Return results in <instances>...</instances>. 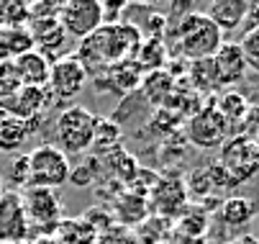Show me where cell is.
Returning a JSON list of instances; mask_svg holds the SVG:
<instances>
[{
  "label": "cell",
  "mask_w": 259,
  "mask_h": 244,
  "mask_svg": "<svg viewBox=\"0 0 259 244\" xmlns=\"http://www.w3.org/2000/svg\"><path fill=\"white\" fill-rule=\"evenodd\" d=\"M139 44H141V33L136 26H131L126 21L103 23L98 31H93L88 39L80 42L75 57L82 62L88 75H93L98 67L103 72H108V67H113L116 62L134 57Z\"/></svg>",
  "instance_id": "6da1fadb"
},
{
  "label": "cell",
  "mask_w": 259,
  "mask_h": 244,
  "mask_svg": "<svg viewBox=\"0 0 259 244\" xmlns=\"http://www.w3.org/2000/svg\"><path fill=\"white\" fill-rule=\"evenodd\" d=\"M167 33L175 42V54L188 62L210 59L224 44L221 28L198 11L185 13L182 18H167Z\"/></svg>",
  "instance_id": "7a4b0ae2"
},
{
  "label": "cell",
  "mask_w": 259,
  "mask_h": 244,
  "mask_svg": "<svg viewBox=\"0 0 259 244\" xmlns=\"http://www.w3.org/2000/svg\"><path fill=\"white\" fill-rule=\"evenodd\" d=\"M95 124H98V116L88 111L85 106H67L54 121V139L59 149L67 157L93 149Z\"/></svg>",
  "instance_id": "3957f363"
},
{
  "label": "cell",
  "mask_w": 259,
  "mask_h": 244,
  "mask_svg": "<svg viewBox=\"0 0 259 244\" xmlns=\"http://www.w3.org/2000/svg\"><path fill=\"white\" fill-rule=\"evenodd\" d=\"M69 157L54 147V144H41L33 152H28V183L26 188H47L57 190L69 183Z\"/></svg>",
  "instance_id": "277c9868"
},
{
  "label": "cell",
  "mask_w": 259,
  "mask_h": 244,
  "mask_svg": "<svg viewBox=\"0 0 259 244\" xmlns=\"http://www.w3.org/2000/svg\"><path fill=\"white\" fill-rule=\"evenodd\" d=\"M215 162L229 172L234 185H244L259 172V149L254 144V139H249L244 134H231L221 144Z\"/></svg>",
  "instance_id": "5b68a950"
},
{
  "label": "cell",
  "mask_w": 259,
  "mask_h": 244,
  "mask_svg": "<svg viewBox=\"0 0 259 244\" xmlns=\"http://www.w3.org/2000/svg\"><path fill=\"white\" fill-rule=\"evenodd\" d=\"M88 83H90V75L82 67V62L75 54H64V57L52 62L47 93L52 95V100L69 103L88 88Z\"/></svg>",
  "instance_id": "8992f818"
},
{
  "label": "cell",
  "mask_w": 259,
  "mask_h": 244,
  "mask_svg": "<svg viewBox=\"0 0 259 244\" xmlns=\"http://www.w3.org/2000/svg\"><path fill=\"white\" fill-rule=\"evenodd\" d=\"M23 211L28 216L31 229H36L41 236L57 234V226L62 221V203L54 190L47 188H23L21 190Z\"/></svg>",
  "instance_id": "52a82bcc"
},
{
  "label": "cell",
  "mask_w": 259,
  "mask_h": 244,
  "mask_svg": "<svg viewBox=\"0 0 259 244\" xmlns=\"http://www.w3.org/2000/svg\"><path fill=\"white\" fill-rule=\"evenodd\" d=\"M185 136H188L190 144L200 149H213V147H221L231 136V126L215 111V106H205L188 118Z\"/></svg>",
  "instance_id": "ba28073f"
},
{
  "label": "cell",
  "mask_w": 259,
  "mask_h": 244,
  "mask_svg": "<svg viewBox=\"0 0 259 244\" xmlns=\"http://www.w3.org/2000/svg\"><path fill=\"white\" fill-rule=\"evenodd\" d=\"M57 21L62 23L67 36L88 39L93 31L103 26V6L98 0H69L59 6Z\"/></svg>",
  "instance_id": "9c48e42d"
},
{
  "label": "cell",
  "mask_w": 259,
  "mask_h": 244,
  "mask_svg": "<svg viewBox=\"0 0 259 244\" xmlns=\"http://www.w3.org/2000/svg\"><path fill=\"white\" fill-rule=\"evenodd\" d=\"M31 239V224L23 211L21 190L0 193V244H26Z\"/></svg>",
  "instance_id": "30bf717a"
},
{
  "label": "cell",
  "mask_w": 259,
  "mask_h": 244,
  "mask_svg": "<svg viewBox=\"0 0 259 244\" xmlns=\"http://www.w3.org/2000/svg\"><path fill=\"white\" fill-rule=\"evenodd\" d=\"M146 203H149V211L159 219H177L185 208H188V190H185V183L177 178H157V183L152 185L149 195H146Z\"/></svg>",
  "instance_id": "8fae6325"
},
{
  "label": "cell",
  "mask_w": 259,
  "mask_h": 244,
  "mask_svg": "<svg viewBox=\"0 0 259 244\" xmlns=\"http://www.w3.org/2000/svg\"><path fill=\"white\" fill-rule=\"evenodd\" d=\"M28 31H31L33 47H39L36 52L44 54L49 62H54V59L67 54L69 36L64 33V28H62V23L57 18H33Z\"/></svg>",
  "instance_id": "7c38bea8"
},
{
  "label": "cell",
  "mask_w": 259,
  "mask_h": 244,
  "mask_svg": "<svg viewBox=\"0 0 259 244\" xmlns=\"http://www.w3.org/2000/svg\"><path fill=\"white\" fill-rule=\"evenodd\" d=\"M213 67H215L218 88H231V85L244 80L249 62H246V57H244V52L236 42H224L221 49L213 54Z\"/></svg>",
  "instance_id": "4fadbf2b"
},
{
  "label": "cell",
  "mask_w": 259,
  "mask_h": 244,
  "mask_svg": "<svg viewBox=\"0 0 259 244\" xmlns=\"http://www.w3.org/2000/svg\"><path fill=\"white\" fill-rule=\"evenodd\" d=\"M13 67H16V75L21 80V88H47L52 62L44 54H39L36 49L16 57L13 59Z\"/></svg>",
  "instance_id": "5bb4252c"
},
{
  "label": "cell",
  "mask_w": 259,
  "mask_h": 244,
  "mask_svg": "<svg viewBox=\"0 0 259 244\" xmlns=\"http://www.w3.org/2000/svg\"><path fill=\"white\" fill-rule=\"evenodd\" d=\"M246 13H249V3H244V0H215L205 11V16L221 28V33L236 31L246 21Z\"/></svg>",
  "instance_id": "9a60e30c"
},
{
  "label": "cell",
  "mask_w": 259,
  "mask_h": 244,
  "mask_svg": "<svg viewBox=\"0 0 259 244\" xmlns=\"http://www.w3.org/2000/svg\"><path fill=\"white\" fill-rule=\"evenodd\" d=\"M144 75L149 72H159V69H167V62H169V49L164 44V39L159 36H149V39H141V44L136 47L134 57H131Z\"/></svg>",
  "instance_id": "2e32d148"
},
{
  "label": "cell",
  "mask_w": 259,
  "mask_h": 244,
  "mask_svg": "<svg viewBox=\"0 0 259 244\" xmlns=\"http://www.w3.org/2000/svg\"><path fill=\"white\" fill-rule=\"evenodd\" d=\"M177 88V77H172L167 69H159V72H149V75H144L141 85H139V95L146 100V103H152V106L162 108L167 98L175 93Z\"/></svg>",
  "instance_id": "e0dca14e"
},
{
  "label": "cell",
  "mask_w": 259,
  "mask_h": 244,
  "mask_svg": "<svg viewBox=\"0 0 259 244\" xmlns=\"http://www.w3.org/2000/svg\"><path fill=\"white\" fill-rule=\"evenodd\" d=\"M254 216H256V206H254L249 198L231 195V198H226V200H221L218 219H221V224H226V226H231V229L246 226Z\"/></svg>",
  "instance_id": "ac0fdd59"
},
{
  "label": "cell",
  "mask_w": 259,
  "mask_h": 244,
  "mask_svg": "<svg viewBox=\"0 0 259 244\" xmlns=\"http://www.w3.org/2000/svg\"><path fill=\"white\" fill-rule=\"evenodd\" d=\"M116 216H118V221H121L123 229L136 226V224H144L146 219H149V203H146V195H139L134 190L123 193L116 200Z\"/></svg>",
  "instance_id": "d6986e66"
},
{
  "label": "cell",
  "mask_w": 259,
  "mask_h": 244,
  "mask_svg": "<svg viewBox=\"0 0 259 244\" xmlns=\"http://www.w3.org/2000/svg\"><path fill=\"white\" fill-rule=\"evenodd\" d=\"M108 83H113V88L118 93H139V85L144 80V72H141V67L128 57V59H121L116 62L113 67H108Z\"/></svg>",
  "instance_id": "ffe728a7"
},
{
  "label": "cell",
  "mask_w": 259,
  "mask_h": 244,
  "mask_svg": "<svg viewBox=\"0 0 259 244\" xmlns=\"http://www.w3.org/2000/svg\"><path fill=\"white\" fill-rule=\"evenodd\" d=\"M210 226V219L205 214V208L200 206H188L185 211L177 216V226L175 231L182 234V236H190V239H203V234L208 231Z\"/></svg>",
  "instance_id": "44dd1931"
},
{
  "label": "cell",
  "mask_w": 259,
  "mask_h": 244,
  "mask_svg": "<svg viewBox=\"0 0 259 244\" xmlns=\"http://www.w3.org/2000/svg\"><path fill=\"white\" fill-rule=\"evenodd\" d=\"M188 80H190V90L195 93H210L218 88L215 80V67H213V57L210 59H200V62H190L188 64Z\"/></svg>",
  "instance_id": "7402d4cb"
},
{
  "label": "cell",
  "mask_w": 259,
  "mask_h": 244,
  "mask_svg": "<svg viewBox=\"0 0 259 244\" xmlns=\"http://www.w3.org/2000/svg\"><path fill=\"white\" fill-rule=\"evenodd\" d=\"M105 162H108V170L113 172L116 178H121V180H126L128 185L134 183V178H136V172H139V165H136V159L123 149V147H113V149H108L105 152V157H103Z\"/></svg>",
  "instance_id": "603a6c76"
},
{
  "label": "cell",
  "mask_w": 259,
  "mask_h": 244,
  "mask_svg": "<svg viewBox=\"0 0 259 244\" xmlns=\"http://www.w3.org/2000/svg\"><path fill=\"white\" fill-rule=\"evenodd\" d=\"M28 139L26 121L21 118H3L0 121V152H18Z\"/></svg>",
  "instance_id": "cb8c5ba5"
},
{
  "label": "cell",
  "mask_w": 259,
  "mask_h": 244,
  "mask_svg": "<svg viewBox=\"0 0 259 244\" xmlns=\"http://www.w3.org/2000/svg\"><path fill=\"white\" fill-rule=\"evenodd\" d=\"M215 111L224 116V121L231 126V124H241L244 121V116L249 111V103H246V98L241 93L229 90V93L221 95V100L215 103Z\"/></svg>",
  "instance_id": "d4e9b609"
},
{
  "label": "cell",
  "mask_w": 259,
  "mask_h": 244,
  "mask_svg": "<svg viewBox=\"0 0 259 244\" xmlns=\"http://www.w3.org/2000/svg\"><path fill=\"white\" fill-rule=\"evenodd\" d=\"M121 139V126L116 121H108V118H98L95 124V142L93 147H105V149H113Z\"/></svg>",
  "instance_id": "484cf974"
},
{
  "label": "cell",
  "mask_w": 259,
  "mask_h": 244,
  "mask_svg": "<svg viewBox=\"0 0 259 244\" xmlns=\"http://www.w3.org/2000/svg\"><path fill=\"white\" fill-rule=\"evenodd\" d=\"M26 21H31L28 6H23V3H0V26L8 23L11 28H18Z\"/></svg>",
  "instance_id": "4316f807"
},
{
  "label": "cell",
  "mask_w": 259,
  "mask_h": 244,
  "mask_svg": "<svg viewBox=\"0 0 259 244\" xmlns=\"http://www.w3.org/2000/svg\"><path fill=\"white\" fill-rule=\"evenodd\" d=\"M185 190H188V198L193 195V198H208L210 193H213V183H210V178H208V170L203 167V170H195L193 175L188 178V185H185Z\"/></svg>",
  "instance_id": "83f0119b"
},
{
  "label": "cell",
  "mask_w": 259,
  "mask_h": 244,
  "mask_svg": "<svg viewBox=\"0 0 259 244\" xmlns=\"http://www.w3.org/2000/svg\"><path fill=\"white\" fill-rule=\"evenodd\" d=\"M239 47H241V52H244V57H246L249 67L259 69V23H256V26H251V28L244 33L241 42H239Z\"/></svg>",
  "instance_id": "f1b7e54d"
},
{
  "label": "cell",
  "mask_w": 259,
  "mask_h": 244,
  "mask_svg": "<svg viewBox=\"0 0 259 244\" xmlns=\"http://www.w3.org/2000/svg\"><path fill=\"white\" fill-rule=\"evenodd\" d=\"M95 244H141V241L134 231H128L123 226H110L95 239Z\"/></svg>",
  "instance_id": "f546056e"
},
{
  "label": "cell",
  "mask_w": 259,
  "mask_h": 244,
  "mask_svg": "<svg viewBox=\"0 0 259 244\" xmlns=\"http://www.w3.org/2000/svg\"><path fill=\"white\" fill-rule=\"evenodd\" d=\"M8 180H11L13 185H18V188H26V183H28V154H18V157L11 162V167H8Z\"/></svg>",
  "instance_id": "4dcf8cb0"
},
{
  "label": "cell",
  "mask_w": 259,
  "mask_h": 244,
  "mask_svg": "<svg viewBox=\"0 0 259 244\" xmlns=\"http://www.w3.org/2000/svg\"><path fill=\"white\" fill-rule=\"evenodd\" d=\"M95 172H98V165H95V162H93V167H90V162H85V165H80V167H72L69 183L85 188V185H90V183L95 180Z\"/></svg>",
  "instance_id": "1f68e13d"
},
{
  "label": "cell",
  "mask_w": 259,
  "mask_h": 244,
  "mask_svg": "<svg viewBox=\"0 0 259 244\" xmlns=\"http://www.w3.org/2000/svg\"><path fill=\"white\" fill-rule=\"evenodd\" d=\"M231 244H259V239H256V236H241V239H236V241H231Z\"/></svg>",
  "instance_id": "d6a6232c"
},
{
  "label": "cell",
  "mask_w": 259,
  "mask_h": 244,
  "mask_svg": "<svg viewBox=\"0 0 259 244\" xmlns=\"http://www.w3.org/2000/svg\"><path fill=\"white\" fill-rule=\"evenodd\" d=\"M26 244H54V241H49L47 236H41V239H33V241H26Z\"/></svg>",
  "instance_id": "836d02e7"
},
{
  "label": "cell",
  "mask_w": 259,
  "mask_h": 244,
  "mask_svg": "<svg viewBox=\"0 0 259 244\" xmlns=\"http://www.w3.org/2000/svg\"><path fill=\"white\" fill-rule=\"evenodd\" d=\"M254 144H256V149H259V134L254 136Z\"/></svg>",
  "instance_id": "e575fe53"
},
{
  "label": "cell",
  "mask_w": 259,
  "mask_h": 244,
  "mask_svg": "<svg viewBox=\"0 0 259 244\" xmlns=\"http://www.w3.org/2000/svg\"><path fill=\"white\" fill-rule=\"evenodd\" d=\"M0 193H3V175H0Z\"/></svg>",
  "instance_id": "d590c367"
}]
</instances>
